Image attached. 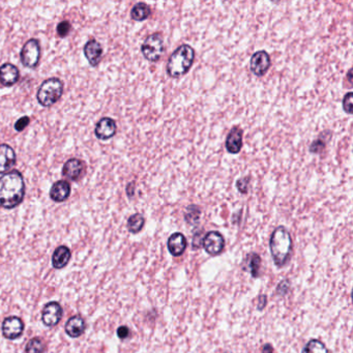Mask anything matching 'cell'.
Returning <instances> with one entry per match:
<instances>
[{
	"mask_svg": "<svg viewBox=\"0 0 353 353\" xmlns=\"http://www.w3.org/2000/svg\"><path fill=\"white\" fill-rule=\"evenodd\" d=\"M85 326V321L81 316H73L65 323V332L70 338H79L84 333Z\"/></svg>",
	"mask_w": 353,
	"mask_h": 353,
	"instance_id": "19",
	"label": "cell"
},
{
	"mask_svg": "<svg viewBox=\"0 0 353 353\" xmlns=\"http://www.w3.org/2000/svg\"><path fill=\"white\" fill-rule=\"evenodd\" d=\"M195 50L190 45L179 46L169 57L167 62V74L170 78L177 79L184 76L191 69L195 61Z\"/></svg>",
	"mask_w": 353,
	"mask_h": 353,
	"instance_id": "3",
	"label": "cell"
},
{
	"mask_svg": "<svg viewBox=\"0 0 353 353\" xmlns=\"http://www.w3.org/2000/svg\"><path fill=\"white\" fill-rule=\"evenodd\" d=\"M63 311L57 302L48 303L42 312V321L48 327L56 326L62 319Z\"/></svg>",
	"mask_w": 353,
	"mask_h": 353,
	"instance_id": "10",
	"label": "cell"
},
{
	"mask_svg": "<svg viewBox=\"0 0 353 353\" xmlns=\"http://www.w3.org/2000/svg\"><path fill=\"white\" fill-rule=\"evenodd\" d=\"M70 195V184L67 180H58L53 183L50 190V198L57 203L64 202Z\"/></svg>",
	"mask_w": 353,
	"mask_h": 353,
	"instance_id": "17",
	"label": "cell"
},
{
	"mask_svg": "<svg viewBox=\"0 0 353 353\" xmlns=\"http://www.w3.org/2000/svg\"><path fill=\"white\" fill-rule=\"evenodd\" d=\"M26 185L24 177L18 170L10 172L0 177V207L13 209L19 206L25 197Z\"/></svg>",
	"mask_w": 353,
	"mask_h": 353,
	"instance_id": "1",
	"label": "cell"
},
{
	"mask_svg": "<svg viewBox=\"0 0 353 353\" xmlns=\"http://www.w3.org/2000/svg\"><path fill=\"white\" fill-rule=\"evenodd\" d=\"M85 162L77 158L67 160L62 167V176L68 181H80L85 176Z\"/></svg>",
	"mask_w": 353,
	"mask_h": 353,
	"instance_id": "7",
	"label": "cell"
},
{
	"mask_svg": "<svg viewBox=\"0 0 353 353\" xmlns=\"http://www.w3.org/2000/svg\"><path fill=\"white\" fill-rule=\"evenodd\" d=\"M244 131L239 126L232 127L226 138V150L231 155H237L243 148Z\"/></svg>",
	"mask_w": 353,
	"mask_h": 353,
	"instance_id": "15",
	"label": "cell"
},
{
	"mask_svg": "<svg viewBox=\"0 0 353 353\" xmlns=\"http://www.w3.org/2000/svg\"><path fill=\"white\" fill-rule=\"evenodd\" d=\"M63 83L59 78H49L45 80L36 94V99L43 107H51L62 97Z\"/></svg>",
	"mask_w": 353,
	"mask_h": 353,
	"instance_id": "4",
	"label": "cell"
},
{
	"mask_svg": "<svg viewBox=\"0 0 353 353\" xmlns=\"http://www.w3.org/2000/svg\"><path fill=\"white\" fill-rule=\"evenodd\" d=\"M24 323L21 318L16 316L8 317L3 322V335L9 340H16L22 336Z\"/></svg>",
	"mask_w": 353,
	"mask_h": 353,
	"instance_id": "11",
	"label": "cell"
},
{
	"mask_svg": "<svg viewBox=\"0 0 353 353\" xmlns=\"http://www.w3.org/2000/svg\"><path fill=\"white\" fill-rule=\"evenodd\" d=\"M42 56V49L40 41L36 39L28 40L20 53L21 62L25 67L28 68H35L41 60Z\"/></svg>",
	"mask_w": 353,
	"mask_h": 353,
	"instance_id": "6",
	"label": "cell"
},
{
	"mask_svg": "<svg viewBox=\"0 0 353 353\" xmlns=\"http://www.w3.org/2000/svg\"><path fill=\"white\" fill-rule=\"evenodd\" d=\"M326 146V142L322 139V138H318L316 139L314 142L310 145V153L312 154H320L325 150Z\"/></svg>",
	"mask_w": 353,
	"mask_h": 353,
	"instance_id": "28",
	"label": "cell"
},
{
	"mask_svg": "<svg viewBox=\"0 0 353 353\" xmlns=\"http://www.w3.org/2000/svg\"><path fill=\"white\" fill-rule=\"evenodd\" d=\"M347 78H348V81H349V83H350V85H351V84H352V69H349V70H348Z\"/></svg>",
	"mask_w": 353,
	"mask_h": 353,
	"instance_id": "37",
	"label": "cell"
},
{
	"mask_svg": "<svg viewBox=\"0 0 353 353\" xmlns=\"http://www.w3.org/2000/svg\"><path fill=\"white\" fill-rule=\"evenodd\" d=\"M17 163L15 151L9 144H0V174H6Z\"/></svg>",
	"mask_w": 353,
	"mask_h": 353,
	"instance_id": "13",
	"label": "cell"
},
{
	"mask_svg": "<svg viewBox=\"0 0 353 353\" xmlns=\"http://www.w3.org/2000/svg\"><path fill=\"white\" fill-rule=\"evenodd\" d=\"M270 65H271L270 56L264 50L255 52L251 57V60H250L251 72L257 77L264 76L268 72Z\"/></svg>",
	"mask_w": 353,
	"mask_h": 353,
	"instance_id": "9",
	"label": "cell"
},
{
	"mask_svg": "<svg viewBox=\"0 0 353 353\" xmlns=\"http://www.w3.org/2000/svg\"><path fill=\"white\" fill-rule=\"evenodd\" d=\"M269 249L277 267H283L288 262L292 251V238L284 226H278L273 230L269 240Z\"/></svg>",
	"mask_w": 353,
	"mask_h": 353,
	"instance_id": "2",
	"label": "cell"
},
{
	"mask_svg": "<svg viewBox=\"0 0 353 353\" xmlns=\"http://www.w3.org/2000/svg\"><path fill=\"white\" fill-rule=\"evenodd\" d=\"M250 184V177H243L236 181V188L241 194H247Z\"/></svg>",
	"mask_w": 353,
	"mask_h": 353,
	"instance_id": "30",
	"label": "cell"
},
{
	"mask_svg": "<svg viewBox=\"0 0 353 353\" xmlns=\"http://www.w3.org/2000/svg\"><path fill=\"white\" fill-rule=\"evenodd\" d=\"M201 217V209L197 205H190L185 208L184 220L190 225H195L198 223Z\"/></svg>",
	"mask_w": 353,
	"mask_h": 353,
	"instance_id": "23",
	"label": "cell"
},
{
	"mask_svg": "<svg viewBox=\"0 0 353 353\" xmlns=\"http://www.w3.org/2000/svg\"><path fill=\"white\" fill-rule=\"evenodd\" d=\"M225 353H228V352H225Z\"/></svg>",
	"mask_w": 353,
	"mask_h": 353,
	"instance_id": "38",
	"label": "cell"
},
{
	"mask_svg": "<svg viewBox=\"0 0 353 353\" xmlns=\"http://www.w3.org/2000/svg\"><path fill=\"white\" fill-rule=\"evenodd\" d=\"M70 250L66 246L58 247L52 256V265L56 269H61L65 267L70 259Z\"/></svg>",
	"mask_w": 353,
	"mask_h": 353,
	"instance_id": "20",
	"label": "cell"
},
{
	"mask_svg": "<svg viewBox=\"0 0 353 353\" xmlns=\"http://www.w3.org/2000/svg\"><path fill=\"white\" fill-rule=\"evenodd\" d=\"M272 347L270 344H265L262 349V353H272Z\"/></svg>",
	"mask_w": 353,
	"mask_h": 353,
	"instance_id": "36",
	"label": "cell"
},
{
	"mask_svg": "<svg viewBox=\"0 0 353 353\" xmlns=\"http://www.w3.org/2000/svg\"><path fill=\"white\" fill-rule=\"evenodd\" d=\"M151 15H152V9L148 5L144 3L136 4L131 10V18L137 22H142L148 19Z\"/></svg>",
	"mask_w": 353,
	"mask_h": 353,
	"instance_id": "21",
	"label": "cell"
},
{
	"mask_svg": "<svg viewBox=\"0 0 353 353\" xmlns=\"http://www.w3.org/2000/svg\"><path fill=\"white\" fill-rule=\"evenodd\" d=\"M70 30H72V25H70V23L67 21V20H64V21H61L57 27H56V31H57V34L59 38H66Z\"/></svg>",
	"mask_w": 353,
	"mask_h": 353,
	"instance_id": "27",
	"label": "cell"
},
{
	"mask_svg": "<svg viewBox=\"0 0 353 353\" xmlns=\"http://www.w3.org/2000/svg\"><path fill=\"white\" fill-rule=\"evenodd\" d=\"M141 52H142L144 58L151 62H157L161 59L165 52V45L163 35L160 32L152 33L148 35L142 46H141Z\"/></svg>",
	"mask_w": 353,
	"mask_h": 353,
	"instance_id": "5",
	"label": "cell"
},
{
	"mask_svg": "<svg viewBox=\"0 0 353 353\" xmlns=\"http://www.w3.org/2000/svg\"><path fill=\"white\" fill-rule=\"evenodd\" d=\"M30 122V118L28 116H23L20 119H18L15 123V129L17 132H22Z\"/></svg>",
	"mask_w": 353,
	"mask_h": 353,
	"instance_id": "31",
	"label": "cell"
},
{
	"mask_svg": "<svg viewBox=\"0 0 353 353\" xmlns=\"http://www.w3.org/2000/svg\"><path fill=\"white\" fill-rule=\"evenodd\" d=\"M187 246L188 243L182 233L175 232L168 239V250L174 257L182 255L187 249Z\"/></svg>",
	"mask_w": 353,
	"mask_h": 353,
	"instance_id": "18",
	"label": "cell"
},
{
	"mask_svg": "<svg viewBox=\"0 0 353 353\" xmlns=\"http://www.w3.org/2000/svg\"><path fill=\"white\" fill-rule=\"evenodd\" d=\"M248 261H249V268L251 271L252 276L258 277L259 276V270L261 266V258L258 254L253 253L248 256Z\"/></svg>",
	"mask_w": 353,
	"mask_h": 353,
	"instance_id": "25",
	"label": "cell"
},
{
	"mask_svg": "<svg viewBox=\"0 0 353 353\" xmlns=\"http://www.w3.org/2000/svg\"><path fill=\"white\" fill-rule=\"evenodd\" d=\"M45 351V343L40 338L31 339L25 348L26 353H44Z\"/></svg>",
	"mask_w": 353,
	"mask_h": 353,
	"instance_id": "26",
	"label": "cell"
},
{
	"mask_svg": "<svg viewBox=\"0 0 353 353\" xmlns=\"http://www.w3.org/2000/svg\"><path fill=\"white\" fill-rule=\"evenodd\" d=\"M303 353H328V350L321 341L313 339L304 347Z\"/></svg>",
	"mask_w": 353,
	"mask_h": 353,
	"instance_id": "24",
	"label": "cell"
},
{
	"mask_svg": "<svg viewBox=\"0 0 353 353\" xmlns=\"http://www.w3.org/2000/svg\"><path fill=\"white\" fill-rule=\"evenodd\" d=\"M19 78L20 72L15 64L7 62L0 66V83L4 86L10 87L15 85Z\"/></svg>",
	"mask_w": 353,
	"mask_h": 353,
	"instance_id": "14",
	"label": "cell"
},
{
	"mask_svg": "<svg viewBox=\"0 0 353 353\" xmlns=\"http://www.w3.org/2000/svg\"><path fill=\"white\" fill-rule=\"evenodd\" d=\"M289 286H290V283H289V281L287 278L283 280L281 282V283L278 284L277 286V289H276V292L280 294V295H285L287 293V291L289 290Z\"/></svg>",
	"mask_w": 353,
	"mask_h": 353,
	"instance_id": "32",
	"label": "cell"
},
{
	"mask_svg": "<svg viewBox=\"0 0 353 353\" xmlns=\"http://www.w3.org/2000/svg\"><path fill=\"white\" fill-rule=\"evenodd\" d=\"M117 132V125L114 119L110 117L101 118L95 128V134L100 140H109L115 136Z\"/></svg>",
	"mask_w": 353,
	"mask_h": 353,
	"instance_id": "12",
	"label": "cell"
},
{
	"mask_svg": "<svg viewBox=\"0 0 353 353\" xmlns=\"http://www.w3.org/2000/svg\"><path fill=\"white\" fill-rule=\"evenodd\" d=\"M342 106H343V109L344 111L348 114V115H351L352 114V92H348L345 95V97L343 98V102H342Z\"/></svg>",
	"mask_w": 353,
	"mask_h": 353,
	"instance_id": "29",
	"label": "cell"
},
{
	"mask_svg": "<svg viewBox=\"0 0 353 353\" xmlns=\"http://www.w3.org/2000/svg\"><path fill=\"white\" fill-rule=\"evenodd\" d=\"M135 182L132 181L126 185V195L128 198H133L135 195Z\"/></svg>",
	"mask_w": 353,
	"mask_h": 353,
	"instance_id": "34",
	"label": "cell"
},
{
	"mask_svg": "<svg viewBox=\"0 0 353 353\" xmlns=\"http://www.w3.org/2000/svg\"><path fill=\"white\" fill-rule=\"evenodd\" d=\"M266 303H267V298L266 295L262 294L259 296V303H258V310H263L264 307L266 306Z\"/></svg>",
	"mask_w": 353,
	"mask_h": 353,
	"instance_id": "35",
	"label": "cell"
},
{
	"mask_svg": "<svg viewBox=\"0 0 353 353\" xmlns=\"http://www.w3.org/2000/svg\"><path fill=\"white\" fill-rule=\"evenodd\" d=\"M83 52L91 66L96 67L100 64L103 56V48L97 40H89L85 44Z\"/></svg>",
	"mask_w": 353,
	"mask_h": 353,
	"instance_id": "16",
	"label": "cell"
},
{
	"mask_svg": "<svg viewBox=\"0 0 353 353\" xmlns=\"http://www.w3.org/2000/svg\"><path fill=\"white\" fill-rule=\"evenodd\" d=\"M144 225H145L144 217L141 214H134L133 216L128 218L126 226H127V230L131 233L136 234L143 229Z\"/></svg>",
	"mask_w": 353,
	"mask_h": 353,
	"instance_id": "22",
	"label": "cell"
},
{
	"mask_svg": "<svg viewBox=\"0 0 353 353\" xmlns=\"http://www.w3.org/2000/svg\"><path fill=\"white\" fill-rule=\"evenodd\" d=\"M202 245L207 254L211 256H218L224 250L225 239L219 231H209L203 237Z\"/></svg>",
	"mask_w": 353,
	"mask_h": 353,
	"instance_id": "8",
	"label": "cell"
},
{
	"mask_svg": "<svg viewBox=\"0 0 353 353\" xmlns=\"http://www.w3.org/2000/svg\"><path fill=\"white\" fill-rule=\"evenodd\" d=\"M129 333H131V331H129L128 327H126V326H120L117 329V336L120 339H126L129 336Z\"/></svg>",
	"mask_w": 353,
	"mask_h": 353,
	"instance_id": "33",
	"label": "cell"
}]
</instances>
